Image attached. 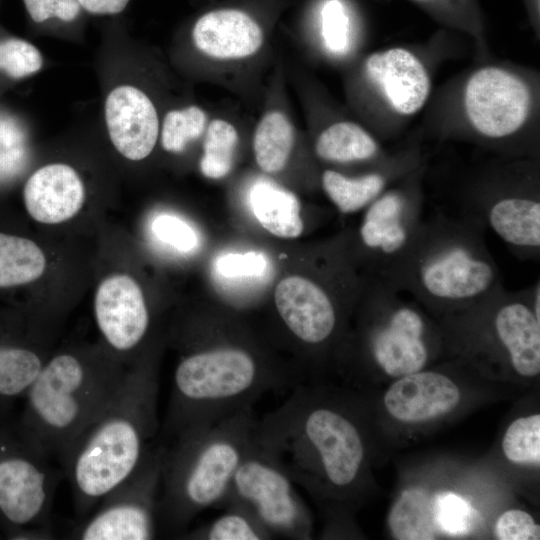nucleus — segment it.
I'll use <instances>...</instances> for the list:
<instances>
[{
  "instance_id": "cd10ccee",
  "label": "nucleus",
  "mask_w": 540,
  "mask_h": 540,
  "mask_svg": "<svg viewBox=\"0 0 540 540\" xmlns=\"http://www.w3.org/2000/svg\"><path fill=\"white\" fill-rule=\"evenodd\" d=\"M502 450L505 457L519 465L540 464V415L532 414L515 419L507 428Z\"/></svg>"
},
{
  "instance_id": "393cba45",
  "label": "nucleus",
  "mask_w": 540,
  "mask_h": 540,
  "mask_svg": "<svg viewBox=\"0 0 540 540\" xmlns=\"http://www.w3.org/2000/svg\"><path fill=\"white\" fill-rule=\"evenodd\" d=\"M389 526L397 539H434L438 526L433 501L419 489L403 491L389 514Z\"/></svg>"
},
{
  "instance_id": "2eb2a0df",
  "label": "nucleus",
  "mask_w": 540,
  "mask_h": 540,
  "mask_svg": "<svg viewBox=\"0 0 540 540\" xmlns=\"http://www.w3.org/2000/svg\"><path fill=\"white\" fill-rule=\"evenodd\" d=\"M364 71L369 82L398 114L416 113L429 96L431 82L427 70L404 48L395 47L369 55Z\"/></svg>"
},
{
  "instance_id": "9d476101",
  "label": "nucleus",
  "mask_w": 540,
  "mask_h": 540,
  "mask_svg": "<svg viewBox=\"0 0 540 540\" xmlns=\"http://www.w3.org/2000/svg\"><path fill=\"white\" fill-rule=\"evenodd\" d=\"M167 446L153 443L136 470L98 503L71 538L147 540L157 537L158 504Z\"/></svg>"
},
{
  "instance_id": "412c9836",
  "label": "nucleus",
  "mask_w": 540,
  "mask_h": 540,
  "mask_svg": "<svg viewBox=\"0 0 540 540\" xmlns=\"http://www.w3.org/2000/svg\"><path fill=\"white\" fill-rule=\"evenodd\" d=\"M248 205L262 227L280 238H296L303 231L301 207L291 191L268 180L255 182Z\"/></svg>"
},
{
  "instance_id": "5701e85b",
  "label": "nucleus",
  "mask_w": 540,
  "mask_h": 540,
  "mask_svg": "<svg viewBox=\"0 0 540 540\" xmlns=\"http://www.w3.org/2000/svg\"><path fill=\"white\" fill-rule=\"evenodd\" d=\"M316 155L331 163L370 162L380 155L378 142L364 128L350 121L333 123L315 142Z\"/></svg>"
},
{
  "instance_id": "ddd939ff",
  "label": "nucleus",
  "mask_w": 540,
  "mask_h": 540,
  "mask_svg": "<svg viewBox=\"0 0 540 540\" xmlns=\"http://www.w3.org/2000/svg\"><path fill=\"white\" fill-rule=\"evenodd\" d=\"M274 300L284 325L299 342L320 347L335 337L339 310L321 284L302 276L284 278L275 289Z\"/></svg>"
},
{
  "instance_id": "c756f323",
  "label": "nucleus",
  "mask_w": 540,
  "mask_h": 540,
  "mask_svg": "<svg viewBox=\"0 0 540 540\" xmlns=\"http://www.w3.org/2000/svg\"><path fill=\"white\" fill-rule=\"evenodd\" d=\"M269 269V260L261 251L221 253L212 265L213 276L226 283L261 281Z\"/></svg>"
},
{
  "instance_id": "4be33fe9",
  "label": "nucleus",
  "mask_w": 540,
  "mask_h": 540,
  "mask_svg": "<svg viewBox=\"0 0 540 540\" xmlns=\"http://www.w3.org/2000/svg\"><path fill=\"white\" fill-rule=\"evenodd\" d=\"M397 172L394 166L376 169L358 176H347L327 169L322 174V187L338 210L344 214L366 208L389 188Z\"/></svg>"
},
{
  "instance_id": "f3484780",
  "label": "nucleus",
  "mask_w": 540,
  "mask_h": 540,
  "mask_svg": "<svg viewBox=\"0 0 540 540\" xmlns=\"http://www.w3.org/2000/svg\"><path fill=\"white\" fill-rule=\"evenodd\" d=\"M459 401V388L450 377L424 369L398 377L384 395L387 412L403 423L440 418L454 410Z\"/></svg>"
},
{
  "instance_id": "a878e982",
  "label": "nucleus",
  "mask_w": 540,
  "mask_h": 540,
  "mask_svg": "<svg viewBox=\"0 0 540 540\" xmlns=\"http://www.w3.org/2000/svg\"><path fill=\"white\" fill-rule=\"evenodd\" d=\"M226 511L213 521L184 532L186 539L195 540H266L273 539L269 531L245 506L230 502Z\"/></svg>"
},
{
  "instance_id": "4468645a",
  "label": "nucleus",
  "mask_w": 540,
  "mask_h": 540,
  "mask_svg": "<svg viewBox=\"0 0 540 540\" xmlns=\"http://www.w3.org/2000/svg\"><path fill=\"white\" fill-rule=\"evenodd\" d=\"M95 318L107 345L119 354L135 350L147 335L150 315L140 286L130 276L104 279L94 300Z\"/></svg>"
},
{
  "instance_id": "f257e3e1",
  "label": "nucleus",
  "mask_w": 540,
  "mask_h": 540,
  "mask_svg": "<svg viewBox=\"0 0 540 540\" xmlns=\"http://www.w3.org/2000/svg\"><path fill=\"white\" fill-rule=\"evenodd\" d=\"M256 440L295 484L318 498L344 500L356 490L365 461L360 428L344 407L302 384L257 421Z\"/></svg>"
},
{
  "instance_id": "7ed1b4c3",
  "label": "nucleus",
  "mask_w": 540,
  "mask_h": 540,
  "mask_svg": "<svg viewBox=\"0 0 540 540\" xmlns=\"http://www.w3.org/2000/svg\"><path fill=\"white\" fill-rule=\"evenodd\" d=\"M485 231L465 214L431 213L391 285L438 317L473 306L504 286Z\"/></svg>"
},
{
  "instance_id": "423d86ee",
  "label": "nucleus",
  "mask_w": 540,
  "mask_h": 540,
  "mask_svg": "<svg viewBox=\"0 0 540 540\" xmlns=\"http://www.w3.org/2000/svg\"><path fill=\"white\" fill-rule=\"evenodd\" d=\"M253 408L175 437L167 447L158 524L180 533L203 510L219 507L255 436Z\"/></svg>"
},
{
  "instance_id": "c85d7f7f",
  "label": "nucleus",
  "mask_w": 540,
  "mask_h": 540,
  "mask_svg": "<svg viewBox=\"0 0 540 540\" xmlns=\"http://www.w3.org/2000/svg\"><path fill=\"white\" fill-rule=\"evenodd\" d=\"M207 114L198 106L169 111L163 121L161 143L172 153L182 152L187 144L205 131Z\"/></svg>"
},
{
  "instance_id": "b1692460",
  "label": "nucleus",
  "mask_w": 540,
  "mask_h": 540,
  "mask_svg": "<svg viewBox=\"0 0 540 540\" xmlns=\"http://www.w3.org/2000/svg\"><path fill=\"white\" fill-rule=\"evenodd\" d=\"M294 144V129L284 113L267 112L259 121L253 150L258 166L266 173L281 171L287 164Z\"/></svg>"
},
{
  "instance_id": "6e6552de",
  "label": "nucleus",
  "mask_w": 540,
  "mask_h": 540,
  "mask_svg": "<svg viewBox=\"0 0 540 540\" xmlns=\"http://www.w3.org/2000/svg\"><path fill=\"white\" fill-rule=\"evenodd\" d=\"M59 473L0 414V530L8 539H52L50 513Z\"/></svg>"
},
{
  "instance_id": "c9c22d12",
  "label": "nucleus",
  "mask_w": 540,
  "mask_h": 540,
  "mask_svg": "<svg viewBox=\"0 0 540 540\" xmlns=\"http://www.w3.org/2000/svg\"><path fill=\"white\" fill-rule=\"evenodd\" d=\"M495 535L501 540L539 539L540 527L533 517L523 510L511 509L503 512L496 520Z\"/></svg>"
},
{
  "instance_id": "e433bc0d",
  "label": "nucleus",
  "mask_w": 540,
  "mask_h": 540,
  "mask_svg": "<svg viewBox=\"0 0 540 540\" xmlns=\"http://www.w3.org/2000/svg\"><path fill=\"white\" fill-rule=\"evenodd\" d=\"M23 3L30 18L36 23L51 18L70 22L78 17L81 10L77 0H23Z\"/></svg>"
},
{
  "instance_id": "f03ea898",
  "label": "nucleus",
  "mask_w": 540,
  "mask_h": 540,
  "mask_svg": "<svg viewBox=\"0 0 540 540\" xmlns=\"http://www.w3.org/2000/svg\"><path fill=\"white\" fill-rule=\"evenodd\" d=\"M159 385L153 364L128 369L112 400L61 459L78 516H86L142 462L159 428Z\"/></svg>"
},
{
  "instance_id": "72a5a7b5",
  "label": "nucleus",
  "mask_w": 540,
  "mask_h": 540,
  "mask_svg": "<svg viewBox=\"0 0 540 540\" xmlns=\"http://www.w3.org/2000/svg\"><path fill=\"white\" fill-rule=\"evenodd\" d=\"M438 529L450 535H463L472 527V508L459 495L446 492L433 500Z\"/></svg>"
},
{
  "instance_id": "6ab92c4d",
  "label": "nucleus",
  "mask_w": 540,
  "mask_h": 540,
  "mask_svg": "<svg viewBox=\"0 0 540 540\" xmlns=\"http://www.w3.org/2000/svg\"><path fill=\"white\" fill-rule=\"evenodd\" d=\"M195 47L215 59H242L254 55L263 44V31L249 14L220 9L202 15L194 24Z\"/></svg>"
},
{
  "instance_id": "0eeeda50",
  "label": "nucleus",
  "mask_w": 540,
  "mask_h": 540,
  "mask_svg": "<svg viewBox=\"0 0 540 540\" xmlns=\"http://www.w3.org/2000/svg\"><path fill=\"white\" fill-rule=\"evenodd\" d=\"M391 284L367 278L363 291L361 343L365 359L387 376L424 369L444 346L440 324Z\"/></svg>"
},
{
  "instance_id": "473e14b6",
  "label": "nucleus",
  "mask_w": 540,
  "mask_h": 540,
  "mask_svg": "<svg viewBox=\"0 0 540 540\" xmlns=\"http://www.w3.org/2000/svg\"><path fill=\"white\" fill-rule=\"evenodd\" d=\"M43 64L39 50L31 43L8 38L0 40V71L20 79L40 70Z\"/></svg>"
},
{
  "instance_id": "a211bd4d",
  "label": "nucleus",
  "mask_w": 540,
  "mask_h": 540,
  "mask_svg": "<svg viewBox=\"0 0 540 540\" xmlns=\"http://www.w3.org/2000/svg\"><path fill=\"white\" fill-rule=\"evenodd\" d=\"M26 211L37 222L57 224L75 216L85 200L84 185L69 165L55 163L36 170L23 189Z\"/></svg>"
},
{
  "instance_id": "dca6fc26",
  "label": "nucleus",
  "mask_w": 540,
  "mask_h": 540,
  "mask_svg": "<svg viewBox=\"0 0 540 540\" xmlns=\"http://www.w3.org/2000/svg\"><path fill=\"white\" fill-rule=\"evenodd\" d=\"M105 120L111 142L122 156L138 161L152 152L159 121L154 104L143 91L131 85L113 89L105 102Z\"/></svg>"
},
{
  "instance_id": "f8f14e48",
  "label": "nucleus",
  "mask_w": 540,
  "mask_h": 540,
  "mask_svg": "<svg viewBox=\"0 0 540 540\" xmlns=\"http://www.w3.org/2000/svg\"><path fill=\"white\" fill-rule=\"evenodd\" d=\"M464 107L480 135L499 140L513 135L526 122L531 94L518 76L498 67H485L468 79Z\"/></svg>"
},
{
  "instance_id": "39448f33",
  "label": "nucleus",
  "mask_w": 540,
  "mask_h": 540,
  "mask_svg": "<svg viewBox=\"0 0 540 540\" xmlns=\"http://www.w3.org/2000/svg\"><path fill=\"white\" fill-rule=\"evenodd\" d=\"M127 370L75 352L49 358L23 397L17 418L22 434L40 455L60 462L112 400Z\"/></svg>"
},
{
  "instance_id": "f704fd0d",
  "label": "nucleus",
  "mask_w": 540,
  "mask_h": 540,
  "mask_svg": "<svg viewBox=\"0 0 540 540\" xmlns=\"http://www.w3.org/2000/svg\"><path fill=\"white\" fill-rule=\"evenodd\" d=\"M322 37L329 51L343 54L349 46V20L339 0L327 1L321 11Z\"/></svg>"
},
{
  "instance_id": "4c0bfd02",
  "label": "nucleus",
  "mask_w": 540,
  "mask_h": 540,
  "mask_svg": "<svg viewBox=\"0 0 540 540\" xmlns=\"http://www.w3.org/2000/svg\"><path fill=\"white\" fill-rule=\"evenodd\" d=\"M80 7L91 14L114 15L125 9L129 0H77Z\"/></svg>"
},
{
  "instance_id": "7c9ffc66",
  "label": "nucleus",
  "mask_w": 540,
  "mask_h": 540,
  "mask_svg": "<svg viewBox=\"0 0 540 540\" xmlns=\"http://www.w3.org/2000/svg\"><path fill=\"white\" fill-rule=\"evenodd\" d=\"M29 152L22 127L0 114V186L18 177L28 162Z\"/></svg>"
},
{
  "instance_id": "9b49d317",
  "label": "nucleus",
  "mask_w": 540,
  "mask_h": 540,
  "mask_svg": "<svg viewBox=\"0 0 540 540\" xmlns=\"http://www.w3.org/2000/svg\"><path fill=\"white\" fill-rule=\"evenodd\" d=\"M416 179L389 187L366 208L357 239L369 277L392 284L424 223L423 195Z\"/></svg>"
},
{
  "instance_id": "aec40b11",
  "label": "nucleus",
  "mask_w": 540,
  "mask_h": 540,
  "mask_svg": "<svg viewBox=\"0 0 540 540\" xmlns=\"http://www.w3.org/2000/svg\"><path fill=\"white\" fill-rule=\"evenodd\" d=\"M16 328L9 319L0 318V414L11 412L46 362Z\"/></svg>"
},
{
  "instance_id": "1a4fd4ad",
  "label": "nucleus",
  "mask_w": 540,
  "mask_h": 540,
  "mask_svg": "<svg viewBox=\"0 0 540 540\" xmlns=\"http://www.w3.org/2000/svg\"><path fill=\"white\" fill-rule=\"evenodd\" d=\"M230 502L247 507L273 538L311 537V516L296 484L255 436L219 507Z\"/></svg>"
},
{
  "instance_id": "20e7f679",
  "label": "nucleus",
  "mask_w": 540,
  "mask_h": 540,
  "mask_svg": "<svg viewBox=\"0 0 540 540\" xmlns=\"http://www.w3.org/2000/svg\"><path fill=\"white\" fill-rule=\"evenodd\" d=\"M295 377L247 346L233 342L197 348L178 362L164 421L174 438L253 408L264 394L292 389Z\"/></svg>"
},
{
  "instance_id": "2f4dec72",
  "label": "nucleus",
  "mask_w": 540,
  "mask_h": 540,
  "mask_svg": "<svg viewBox=\"0 0 540 540\" xmlns=\"http://www.w3.org/2000/svg\"><path fill=\"white\" fill-rule=\"evenodd\" d=\"M150 229L157 241L179 253L194 252L200 243L197 231L175 214H157L151 221Z\"/></svg>"
},
{
  "instance_id": "bb28decb",
  "label": "nucleus",
  "mask_w": 540,
  "mask_h": 540,
  "mask_svg": "<svg viewBox=\"0 0 540 540\" xmlns=\"http://www.w3.org/2000/svg\"><path fill=\"white\" fill-rule=\"evenodd\" d=\"M238 140V132L233 124L223 119L211 121L207 126L199 163L201 173L210 179L228 175L233 167Z\"/></svg>"
}]
</instances>
